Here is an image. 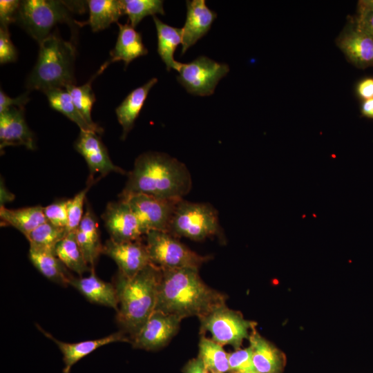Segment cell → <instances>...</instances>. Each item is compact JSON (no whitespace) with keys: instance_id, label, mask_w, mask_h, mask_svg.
Instances as JSON below:
<instances>
[{"instance_id":"cell-26","label":"cell","mask_w":373,"mask_h":373,"mask_svg":"<svg viewBox=\"0 0 373 373\" xmlns=\"http://www.w3.org/2000/svg\"><path fill=\"white\" fill-rule=\"evenodd\" d=\"M157 30V53L166 66L168 71L174 69L178 72L181 63L174 59V52L182 44V28L171 26L153 16Z\"/></svg>"},{"instance_id":"cell-22","label":"cell","mask_w":373,"mask_h":373,"mask_svg":"<svg viewBox=\"0 0 373 373\" xmlns=\"http://www.w3.org/2000/svg\"><path fill=\"white\" fill-rule=\"evenodd\" d=\"M117 23L119 33L115 46L110 52L109 61H123L126 66L135 59L147 55L148 50L142 42L141 34L130 23Z\"/></svg>"},{"instance_id":"cell-4","label":"cell","mask_w":373,"mask_h":373,"mask_svg":"<svg viewBox=\"0 0 373 373\" xmlns=\"http://www.w3.org/2000/svg\"><path fill=\"white\" fill-rule=\"evenodd\" d=\"M39 44L37 61L26 79L27 91L37 90L45 93L50 89L75 85L74 45L52 33Z\"/></svg>"},{"instance_id":"cell-40","label":"cell","mask_w":373,"mask_h":373,"mask_svg":"<svg viewBox=\"0 0 373 373\" xmlns=\"http://www.w3.org/2000/svg\"><path fill=\"white\" fill-rule=\"evenodd\" d=\"M29 92L24 93L15 98H11L5 94L1 90L0 91V113L4 112L8 108L15 106L24 108V106L28 102L30 98L28 97Z\"/></svg>"},{"instance_id":"cell-19","label":"cell","mask_w":373,"mask_h":373,"mask_svg":"<svg viewBox=\"0 0 373 373\" xmlns=\"http://www.w3.org/2000/svg\"><path fill=\"white\" fill-rule=\"evenodd\" d=\"M70 285L78 290L91 303L113 308L119 307L117 291L113 283L100 279L92 268L87 277H73Z\"/></svg>"},{"instance_id":"cell-44","label":"cell","mask_w":373,"mask_h":373,"mask_svg":"<svg viewBox=\"0 0 373 373\" xmlns=\"http://www.w3.org/2000/svg\"><path fill=\"white\" fill-rule=\"evenodd\" d=\"M237 373H258L256 371L248 372H237Z\"/></svg>"},{"instance_id":"cell-41","label":"cell","mask_w":373,"mask_h":373,"mask_svg":"<svg viewBox=\"0 0 373 373\" xmlns=\"http://www.w3.org/2000/svg\"><path fill=\"white\" fill-rule=\"evenodd\" d=\"M358 95L364 100L373 98V78L361 80L356 86Z\"/></svg>"},{"instance_id":"cell-25","label":"cell","mask_w":373,"mask_h":373,"mask_svg":"<svg viewBox=\"0 0 373 373\" xmlns=\"http://www.w3.org/2000/svg\"><path fill=\"white\" fill-rule=\"evenodd\" d=\"M0 218L1 225L11 226L22 233L25 237L47 221L44 207L41 206L18 209H9L1 206Z\"/></svg>"},{"instance_id":"cell-32","label":"cell","mask_w":373,"mask_h":373,"mask_svg":"<svg viewBox=\"0 0 373 373\" xmlns=\"http://www.w3.org/2000/svg\"><path fill=\"white\" fill-rule=\"evenodd\" d=\"M67 234L66 229L54 226L46 221L26 238L30 243V247L55 254L57 245Z\"/></svg>"},{"instance_id":"cell-10","label":"cell","mask_w":373,"mask_h":373,"mask_svg":"<svg viewBox=\"0 0 373 373\" xmlns=\"http://www.w3.org/2000/svg\"><path fill=\"white\" fill-rule=\"evenodd\" d=\"M119 199L128 203L144 236L151 231L169 233L175 208L181 200L160 198L142 193L132 194Z\"/></svg>"},{"instance_id":"cell-16","label":"cell","mask_w":373,"mask_h":373,"mask_svg":"<svg viewBox=\"0 0 373 373\" xmlns=\"http://www.w3.org/2000/svg\"><path fill=\"white\" fill-rule=\"evenodd\" d=\"M37 327L41 332L57 345L61 352L64 363L62 373H70L72 367L75 363L102 346L116 342H131L128 336L121 330L101 338L72 343H66L56 339L39 325Z\"/></svg>"},{"instance_id":"cell-1","label":"cell","mask_w":373,"mask_h":373,"mask_svg":"<svg viewBox=\"0 0 373 373\" xmlns=\"http://www.w3.org/2000/svg\"><path fill=\"white\" fill-rule=\"evenodd\" d=\"M162 269L155 311L198 318L226 305L225 294L210 287L200 278L198 269Z\"/></svg>"},{"instance_id":"cell-28","label":"cell","mask_w":373,"mask_h":373,"mask_svg":"<svg viewBox=\"0 0 373 373\" xmlns=\"http://www.w3.org/2000/svg\"><path fill=\"white\" fill-rule=\"evenodd\" d=\"M111 64L109 61L104 63L99 70L95 73L87 83L77 86L70 85L65 89L70 94L72 100L78 111L80 113L84 120L97 133H102L103 128L95 123L91 117L92 107L95 102V97L92 90V82L99 74H101Z\"/></svg>"},{"instance_id":"cell-30","label":"cell","mask_w":373,"mask_h":373,"mask_svg":"<svg viewBox=\"0 0 373 373\" xmlns=\"http://www.w3.org/2000/svg\"><path fill=\"white\" fill-rule=\"evenodd\" d=\"M198 358L211 373H226L230 371L228 353L222 345L202 335L199 343Z\"/></svg>"},{"instance_id":"cell-11","label":"cell","mask_w":373,"mask_h":373,"mask_svg":"<svg viewBox=\"0 0 373 373\" xmlns=\"http://www.w3.org/2000/svg\"><path fill=\"white\" fill-rule=\"evenodd\" d=\"M182 320L177 316L154 311L131 339V343L135 348L157 350L166 346L177 334Z\"/></svg>"},{"instance_id":"cell-18","label":"cell","mask_w":373,"mask_h":373,"mask_svg":"<svg viewBox=\"0 0 373 373\" xmlns=\"http://www.w3.org/2000/svg\"><path fill=\"white\" fill-rule=\"evenodd\" d=\"M337 44L346 57L358 68L373 66V37L355 23L343 31Z\"/></svg>"},{"instance_id":"cell-7","label":"cell","mask_w":373,"mask_h":373,"mask_svg":"<svg viewBox=\"0 0 373 373\" xmlns=\"http://www.w3.org/2000/svg\"><path fill=\"white\" fill-rule=\"evenodd\" d=\"M151 262L160 269H199L211 257L202 256L167 232L151 231L145 235Z\"/></svg>"},{"instance_id":"cell-29","label":"cell","mask_w":373,"mask_h":373,"mask_svg":"<svg viewBox=\"0 0 373 373\" xmlns=\"http://www.w3.org/2000/svg\"><path fill=\"white\" fill-rule=\"evenodd\" d=\"M55 254L69 270L79 276L92 269L85 260L79 246L75 232L68 233L59 242L55 249Z\"/></svg>"},{"instance_id":"cell-39","label":"cell","mask_w":373,"mask_h":373,"mask_svg":"<svg viewBox=\"0 0 373 373\" xmlns=\"http://www.w3.org/2000/svg\"><path fill=\"white\" fill-rule=\"evenodd\" d=\"M17 59V52L12 44L8 28H0V63L14 62Z\"/></svg>"},{"instance_id":"cell-15","label":"cell","mask_w":373,"mask_h":373,"mask_svg":"<svg viewBox=\"0 0 373 373\" xmlns=\"http://www.w3.org/2000/svg\"><path fill=\"white\" fill-rule=\"evenodd\" d=\"M23 145L30 150L35 149L34 135L24 117V108L11 107L0 113L1 153L7 146Z\"/></svg>"},{"instance_id":"cell-14","label":"cell","mask_w":373,"mask_h":373,"mask_svg":"<svg viewBox=\"0 0 373 373\" xmlns=\"http://www.w3.org/2000/svg\"><path fill=\"white\" fill-rule=\"evenodd\" d=\"M75 149L84 158L90 171V182H94L93 175L101 177L111 172L125 173L122 168L111 161L108 151L97 133L80 131L75 142Z\"/></svg>"},{"instance_id":"cell-8","label":"cell","mask_w":373,"mask_h":373,"mask_svg":"<svg viewBox=\"0 0 373 373\" xmlns=\"http://www.w3.org/2000/svg\"><path fill=\"white\" fill-rule=\"evenodd\" d=\"M201 331H208L211 339L221 345H230L238 350L244 339L249 337L254 323L229 309L226 305L217 307L199 318Z\"/></svg>"},{"instance_id":"cell-13","label":"cell","mask_w":373,"mask_h":373,"mask_svg":"<svg viewBox=\"0 0 373 373\" xmlns=\"http://www.w3.org/2000/svg\"><path fill=\"white\" fill-rule=\"evenodd\" d=\"M102 254L112 258L118 271L127 277H133L151 262L149 252L142 240L117 242L107 240Z\"/></svg>"},{"instance_id":"cell-23","label":"cell","mask_w":373,"mask_h":373,"mask_svg":"<svg viewBox=\"0 0 373 373\" xmlns=\"http://www.w3.org/2000/svg\"><path fill=\"white\" fill-rule=\"evenodd\" d=\"M157 81V78H152L144 85L134 89L117 107L115 112L117 120L122 126V139L123 140L133 128L150 90Z\"/></svg>"},{"instance_id":"cell-12","label":"cell","mask_w":373,"mask_h":373,"mask_svg":"<svg viewBox=\"0 0 373 373\" xmlns=\"http://www.w3.org/2000/svg\"><path fill=\"white\" fill-rule=\"evenodd\" d=\"M102 218L110 239L115 242L142 240L144 236L136 216L124 200L108 203Z\"/></svg>"},{"instance_id":"cell-20","label":"cell","mask_w":373,"mask_h":373,"mask_svg":"<svg viewBox=\"0 0 373 373\" xmlns=\"http://www.w3.org/2000/svg\"><path fill=\"white\" fill-rule=\"evenodd\" d=\"M76 238L85 260L92 268L102 254L98 223L89 204L84 214L80 224L75 231Z\"/></svg>"},{"instance_id":"cell-5","label":"cell","mask_w":373,"mask_h":373,"mask_svg":"<svg viewBox=\"0 0 373 373\" xmlns=\"http://www.w3.org/2000/svg\"><path fill=\"white\" fill-rule=\"evenodd\" d=\"M86 3L57 0L21 1L17 22L40 44L51 34L52 28L57 23H70L72 13L83 12Z\"/></svg>"},{"instance_id":"cell-36","label":"cell","mask_w":373,"mask_h":373,"mask_svg":"<svg viewBox=\"0 0 373 373\" xmlns=\"http://www.w3.org/2000/svg\"><path fill=\"white\" fill-rule=\"evenodd\" d=\"M68 200L55 202L44 207V213L47 222L54 226L66 229L68 224Z\"/></svg>"},{"instance_id":"cell-3","label":"cell","mask_w":373,"mask_h":373,"mask_svg":"<svg viewBox=\"0 0 373 373\" xmlns=\"http://www.w3.org/2000/svg\"><path fill=\"white\" fill-rule=\"evenodd\" d=\"M161 274L162 269L150 263L133 277L118 271L114 278L119 303L116 320L130 340L155 309Z\"/></svg>"},{"instance_id":"cell-37","label":"cell","mask_w":373,"mask_h":373,"mask_svg":"<svg viewBox=\"0 0 373 373\" xmlns=\"http://www.w3.org/2000/svg\"><path fill=\"white\" fill-rule=\"evenodd\" d=\"M354 23L358 28L373 37V0L358 1Z\"/></svg>"},{"instance_id":"cell-31","label":"cell","mask_w":373,"mask_h":373,"mask_svg":"<svg viewBox=\"0 0 373 373\" xmlns=\"http://www.w3.org/2000/svg\"><path fill=\"white\" fill-rule=\"evenodd\" d=\"M45 94L47 96L50 107L75 122L79 127L80 131L97 133L84 120L75 106L70 94L65 88L50 89L46 91Z\"/></svg>"},{"instance_id":"cell-33","label":"cell","mask_w":373,"mask_h":373,"mask_svg":"<svg viewBox=\"0 0 373 373\" xmlns=\"http://www.w3.org/2000/svg\"><path fill=\"white\" fill-rule=\"evenodd\" d=\"M121 3L124 15L128 16L133 28L146 16L165 13L162 0H122Z\"/></svg>"},{"instance_id":"cell-17","label":"cell","mask_w":373,"mask_h":373,"mask_svg":"<svg viewBox=\"0 0 373 373\" xmlns=\"http://www.w3.org/2000/svg\"><path fill=\"white\" fill-rule=\"evenodd\" d=\"M186 17L182 28V54L209 32L217 17L216 12L207 6L204 0L186 1Z\"/></svg>"},{"instance_id":"cell-9","label":"cell","mask_w":373,"mask_h":373,"mask_svg":"<svg viewBox=\"0 0 373 373\" xmlns=\"http://www.w3.org/2000/svg\"><path fill=\"white\" fill-rule=\"evenodd\" d=\"M229 71L227 64L200 56L189 63H181L177 79L188 93L209 96L214 93L220 80Z\"/></svg>"},{"instance_id":"cell-43","label":"cell","mask_w":373,"mask_h":373,"mask_svg":"<svg viewBox=\"0 0 373 373\" xmlns=\"http://www.w3.org/2000/svg\"><path fill=\"white\" fill-rule=\"evenodd\" d=\"M361 113L366 117L373 119V98L363 101L361 106Z\"/></svg>"},{"instance_id":"cell-27","label":"cell","mask_w":373,"mask_h":373,"mask_svg":"<svg viewBox=\"0 0 373 373\" xmlns=\"http://www.w3.org/2000/svg\"><path fill=\"white\" fill-rule=\"evenodd\" d=\"M89 10L88 21L79 22V26L89 25L93 32L104 30L124 15L121 1L118 0H89L87 1Z\"/></svg>"},{"instance_id":"cell-2","label":"cell","mask_w":373,"mask_h":373,"mask_svg":"<svg viewBox=\"0 0 373 373\" xmlns=\"http://www.w3.org/2000/svg\"><path fill=\"white\" fill-rule=\"evenodd\" d=\"M191 187V175L184 163L164 153L146 152L136 158L119 198L142 193L182 199Z\"/></svg>"},{"instance_id":"cell-34","label":"cell","mask_w":373,"mask_h":373,"mask_svg":"<svg viewBox=\"0 0 373 373\" xmlns=\"http://www.w3.org/2000/svg\"><path fill=\"white\" fill-rule=\"evenodd\" d=\"M93 182H90L87 186L77 193L68 202V224L67 233L75 232L78 229L84 216L83 207L86 200V195Z\"/></svg>"},{"instance_id":"cell-24","label":"cell","mask_w":373,"mask_h":373,"mask_svg":"<svg viewBox=\"0 0 373 373\" xmlns=\"http://www.w3.org/2000/svg\"><path fill=\"white\" fill-rule=\"evenodd\" d=\"M29 258L34 267L50 281L63 287L70 285L73 276L55 253L30 247Z\"/></svg>"},{"instance_id":"cell-42","label":"cell","mask_w":373,"mask_h":373,"mask_svg":"<svg viewBox=\"0 0 373 373\" xmlns=\"http://www.w3.org/2000/svg\"><path fill=\"white\" fill-rule=\"evenodd\" d=\"M184 373H210L200 358L190 360L183 369Z\"/></svg>"},{"instance_id":"cell-38","label":"cell","mask_w":373,"mask_h":373,"mask_svg":"<svg viewBox=\"0 0 373 373\" xmlns=\"http://www.w3.org/2000/svg\"><path fill=\"white\" fill-rule=\"evenodd\" d=\"M21 1L19 0L0 1V23L1 28L8 29L10 23L17 22Z\"/></svg>"},{"instance_id":"cell-35","label":"cell","mask_w":373,"mask_h":373,"mask_svg":"<svg viewBox=\"0 0 373 373\" xmlns=\"http://www.w3.org/2000/svg\"><path fill=\"white\" fill-rule=\"evenodd\" d=\"M228 361L230 370L235 372V373L256 371L250 347L242 350L238 349L228 353Z\"/></svg>"},{"instance_id":"cell-6","label":"cell","mask_w":373,"mask_h":373,"mask_svg":"<svg viewBox=\"0 0 373 373\" xmlns=\"http://www.w3.org/2000/svg\"><path fill=\"white\" fill-rule=\"evenodd\" d=\"M169 233L176 238L202 241L207 238L220 236L222 229L218 213L211 204L181 199L175 208Z\"/></svg>"},{"instance_id":"cell-21","label":"cell","mask_w":373,"mask_h":373,"mask_svg":"<svg viewBox=\"0 0 373 373\" xmlns=\"http://www.w3.org/2000/svg\"><path fill=\"white\" fill-rule=\"evenodd\" d=\"M249 339L256 371L258 373H280L285 363L283 354L254 329Z\"/></svg>"}]
</instances>
